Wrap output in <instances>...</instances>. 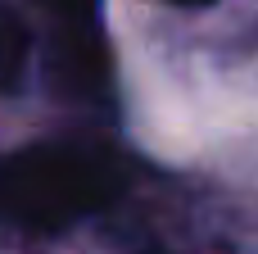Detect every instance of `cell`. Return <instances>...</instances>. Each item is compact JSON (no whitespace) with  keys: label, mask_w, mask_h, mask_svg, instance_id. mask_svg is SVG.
Returning a JSON list of instances; mask_svg holds the SVG:
<instances>
[{"label":"cell","mask_w":258,"mask_h":254,"mask_svg":"<svg viewBox=\"0 0 258 254\" xmlns=\"http://www.w3.org/2000/svg\"><path fill=\"white\" fill-rule=\"evenodd\" d=\"M163 5H177V9H209V5H218V0H163Z\"/></svg>","instance_id":"cell-4"},{"label":"cell","mask_w":258,"mask_h":254,"mask_svg":"<svg viewBox=\"0 0 258 254\" xmlns=\"http://www.w3.org/2000/svg\"><path fill=\"white\" fill-rule=\"evenodd\" d=\"M32 55H36V32L27 14L14 0H0V100L23 95L32 77Z\"/></svg>","instance_id":"cell-3"},{"label":"cell","mask_w":258,"mask_h":254,"mask_svg":"<svg viewBox=\"0 0 258 254\" xmlns=\"http://www.w3.org/2000/svg\"><path fill=\"white\" fill-rule=\"evenodd\" d=\"M127 191V155L100 141H32L0 159V223L63 232Z\"/></svg>","instance_id":"cell-1"},{"label":"cell","mask_w":258,"mask_h":254,"mask_svg":"<svg viewBox=\"0 0 258 254\" xmlns=\"http://www.w3.org/2000/svg\"><path fill=\"white\" fill-rule=\"evenodd\" d=\"M45 18V77L63 100L113 95V50L104 36L100 0H36Z\"/></svg>","instance_id":"cell-2"},{"label":"cell","mask_w":258,"mask_h":254,"mask_svg":"<svg viewBox=\"0 0 258 254\" xmlns=\"http://www.w3.org/2000/svg\"><path fill=\"white\" fill-rule=\"evenodd\" d=\"M145 254H168V250H145Z\"/></svg>","instance_id":"cell-5"}]
</instances>
